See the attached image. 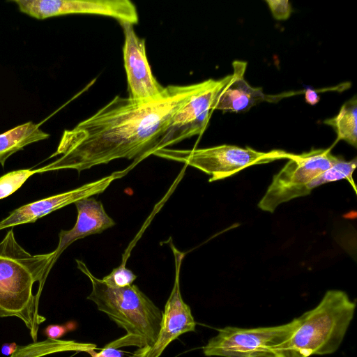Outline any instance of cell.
<instances>
[{"label":"cell","instance_id":"obj_1","mask_svg":"<svg viewBox=\"0 0 357 357\" xmlns=\"http://www.w3.org/2000/svg\"><path fill=\"white\" fill-rule=\"evenodd\" d=\"M207 84L208 79L185 86L169 85L162 97L149 102L115 96L73 129L66 130L50 158L61 156L36 169V173L63 169L80 172L114 160L132 159L126 169L113 173L116 179L122 177L153 155L176 114Z\"/></svg>","mask_w":357,"mask_h":357},{"label":"cell","instance_id":"obj_2","mask_svg":"<svg viewBox=\"0 0 357 357\" xmlns=\"http://www.w3.org/2000/svg\"><path fill=\"white\" fill-rule=\"evenodd\" d=\"M54 264L53 251L31 255L17 242L13 229L0 242V317L22 320L34 342L45 318L39 314L33 286L36 282L42 286Z\"/></svg>","mask_w":357,"mask_h":357},{"label":"cell","instance_id":"obj_3","mask_svg":"<svg viewBox=\"0 0 357 357\" xmlns=\"http://www.w3.org/2000/svg\"><path fill=\"white\" fill-rule=\"evenodd\" d=\"M75 261L77 268L88 277L92 285L87 299L126 331L125 336L105 347L116 349L125 346L139 349L151 347L158 338L162 312L137 285L110 287L94 276L82 260Z\"/></svg>","mask_w":357,"mask_h":357},{"label":"cell","instance_id":"obj_4","mask_svg":"<svg viewBox=\"0 0 357 357\" xmlns=\"http://www.w3.org/2000/svg\"><path fill=\"white\" fill-rule=\"evenodd\" d=\"M356 302L342 290H328L313 309L297 317L290 337L275 351L276 357H310L335 352L354 317Z\"/></svg>","mask_w":357,"mask_h":357},{"label":"cell","instance_id":"obj_5","mask_svg":"<svg viewBox=\"0 0 357 357\" xmlns=\"http://www.w3.org/2000/svg\"><path fill=\"white\" fill-rule=\"evenodd\" d=\"M291 154L282 150L262 152L250 147L228 144L187 150L165 148L153 153L198 169L211 176L209 182L231 176L250 166L289 159Z\"/></svg>","mask_w":357,"mask_h":357},{"label":"cell","instance_id":"obj_6","mask_svg":"<svg viewBox=\"0 0 357 357\" xmlns=\"http://www.w3.org/2000/svg\"><path fill=\"white\" fill-rule=\"evenodd\" d=\"M340 158L332 154L331 147L292 153L286 165L273 177L258 207L263 211L273 213L281 204L306 196V185Z\"/></svg>","mask_w":357,"mask_h":357},{"label":"cell","instance_id":"obj_7","mask_svg":"<svg viewBox=\"0 0 357 357\" xmlns=\"http://www.w3.org/2000/svg\"><path fill=\"white\" fill-rule=\"evenodd\" d=\"M297 318L275 326L243 328L227 326L203 347L206 356L276 357L275 349L292 335Z\"/></svg>","mask_w":357,"mask_h":357},{"label":"cell","instance_id":"obj_8","mask_svg":"<svg viewBox=\"0 0 357 357\" xmlns=\"http://www.w3.org/2000/svg\"><path fill=\"white\" fill-rule=\"evenodd\" d=\"M231 77V75H228L220 79H208L206 86L176 114L159 139L157 151L202 135L207 126L218 96Z\"/></svg>","mask_w":357,"mask_h":357},{"label":"cell","instance_id":"obj_9","mask_svg":"<svg viewBox=\"0 0 357 357\" xmlns=\"http://www.w3.org/2000/svg\"><path fill=\"white\" fill-rule=\"evenodd\" d=\"M21 12L38 20L68 14L113 17L120 23L138 22L135 6L129 0H15Z\"/></svg>","mask_w":357,"mask_h":357},{"label":"cell","instance_id":"obj_10","mask_svg":"<svg viewBox=\"0 0 357 357\" xmlns=\"http://www.w3.org/2000/svg\"><path fill=\"white\" fill-rule=\"evenodd\" d=\"M169 245L174 257L175 277L162 312L158 338L151 347L139 349L130 357H160L167 347L178 336L195 331L196 322L180 290V271L185 254L175 248L172 241Z\"/></svg>","mask_w":357,"mask_h":357},{"label":"cell","instance_id":"obj_11","mask_svg":"<svg viewBox=\"0 0 357 357\" xmlns=\"http://www.w3.org/2000/svg\"><path fill=\"white\" fill-rule=\"evenodd\" d=\"M124 33L123 62L129 96L138 102H149L162 96L165 87L153 76L146 54L145 40L136 34L133 24L120 23Z\"/></svg>","mask_w":357,"mask_h":357},{"label":"cell","instance_id":"obj_12","mask_svg":"<svg viewBox=\"0 0 357 357\" xmlns=\"http://www.w3.org/2000/svg\"><path fill=\"white\" fill-rule=\"evenodd\" d=\"M116 179L113 174L73 190L24 205L0 222V229L34 222L38 219L84 198L103 192Z\"/></svg>","mask_w":357,"mask_h":357},{"label":"cell","instance_id":"obj_13","mask_svg":"<svg viewBox=\"0 0 357 357\" xmlns=\"http://www.w3.org/2000/svg\"><path fill=\"white\" fill-rule=\"evenodd\" d=\"M74 204L77 211V220L72 229L60 231L58 245L53 251L54 263L61 254L75 241L100 234L116 225L114 220L106 213L102 202L96 198H84Z\"/></svg>","mask_w":357,"mask_h":357},{"label":"cell","instance_id":"obj_14","mask_svg":"<svg viewBox=\"0 0 357 357\" xmlns=\"http://www.w3.org/2000/svg\"><path fill=\"white\" fill-rule=\"evenodd\" d=\"M232 67L231 79L218 96L213 110L236 113L247 112L266 98L261 88L253 87L245 79L246 61H234Z\"/></svg>","mask_w":357,"mask_h":357},{"label":"cell","instance_id":"obj_15","mask_svg":"<svg viewBox=\"0 0 357 357\" xmlns=\"http://www.w3.org/2000/svg\"><path fill=\"white\" fill-rule=\"evenodd\" d=\"M50 135L40 128L39 124L27 122L0 135V164L2 167L6 160L24 146L43 139Z\"/></svg>","mask_w":357,"mask_h":357},{"label":"cell","instance_id":"obj_16","mask_svg":"<svg viewBox=\"0 0 357 357\" xmlns=\"http://www.w3.org/2000/svg\"><path fill=\"white\" fill-rule=\"evenodd\" d=\"M96 349L91 343L77 342L73 340H50L20 347L10 357H40L56 352L75 351L89 354Z\"/></svg>","mask_w":357,"mask_h":357},{"label":"cell","instance_id":"obj_17","mask_svg":"<svg viewBox=\"0 0 357 357\" xmlns=\"http://www.w3.org/2000/svg\"><path fill=\"white\" fill-rule=\"evenodd\" d=\"M331 126L337 134V141L344 140L357 147V100L354 96L346 102L338 114L324 121Z\"/></svg>","mask_w":357,"mask_h":357},{"label":"cell","instance_id":"obj_18","mask_svg":"<svg viewBox=\"0 0 357 357\" xmlns=\"http://www.w3.org/2000/svg\"><path fill=\"white\" fill-rule=\"evenodd\" d=\"M357 165V160L354 159L346 161L342 157L340 159L333 164L331 167L326 169L313 178L305 187V194L308 195L312 190L323 184L347 179L356 192V186L352 177L353 173Z\"/></svg>","mask_w":357,"mask_h":357},{"label":"cell","instance_id":"obj_19","mask_svg":"<svg viewBox=\"0 0 357 357\" xmlns=\"http://www.w3.org/2000/svg\"><path fill=\"white\" fill-rule=\"evenodd\" d=\"M36 169L15 170L0 177V199L6 198L17 190L32 175Z\"/></svg>","mask_w":357,"mask_h":357},{"label":"cell","instance_id":"obj_20","mask_svg":"<svg viewBox=\"0 0 357 357\" xmlns=\"http://www.w3.org/2000/svg\"><path fill=\"white\" fill-rule=\"evenodd\" d=\"M137 275L128 268L125 264L112 269L111 273L105 276L102 280L113 287H123L130 284L137 279Z\"/></svg>","mask_w":357,"mask_h":357},{"label":"cell","instance_id":"obj_21","mask_svg":"<svg viewBox=\"0 0 357 357\" xmlns=\"http://www.w3.org/2000/svg\"><path fill=\"white\" fill-rule=\"evenodd\" d=\"M273 17L278 20H285L289 17L292 8L288 0H266Z\"/></svg>","mask_w":357,"mask_h":357},{"label":"cell","instance_id":"obj_22","mask_svg":"<svg viewBox=\"0 0 357 357\" xmlns=\"http://www.w3.org/2000/svg\"><path fill=\"white\" fill-rule=\"evenodd\" d=\"M76 328V324L73 321L66 323L64 325L50 324L48 325L43 333L50 340H59L66 333L74 330Z\"/></svg>","mask_w":357,"mask_h":357},{"label":"cell","instance_id":"obj_23","mask_svg":"<svg viewBox=\"0 0 357 357\" xmlns=\"http://www.w3.org/2000/svg\"><path fill=\"white\" fill-rule=\"evenodd\" d=\"M90 355L92 357H122L121 352L116 349L105 347L99 353L93 351Z\"/></svg>","mask_w":357,"mask_h":357},{"label":"cell","instance_id":"obj_24","mask_svg":"<svg viewBox=\"0 0 357 357\" xmlns=\"http://www.w3.org/2000/svg\"><path fill=\"white\" fill-rule=\"evenodd\" d=\"M305 99L310 105H314L319 101V96L313 89L307 86L305 90Z\"/></svg>","mask_w":357,"mask_h":357},{"label":"cell","instance_id":"obj_25","mask_svg":"<svg viewBox=\"0 0 357 357\" xmlns=\"http://www.w3.org/2000/svg\"><path fill=\"white\" fill-rule=\"evenodd\" d=\"M18 345L15 342L5 343L1 347V352L6 356H12L17 349Z\"/></svg>","mask_w":357,"mask_h":357}]
</instances>
